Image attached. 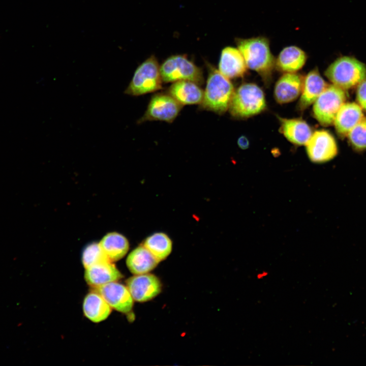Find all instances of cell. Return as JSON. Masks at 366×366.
<instances>
[{
  "label": "cell",
  "mask_w": 366,
  "mask_h": 366,
  "mask_svg": "<svg viewBox=\"0 0 366 366\" xmlns=\"http://www.w3.org/2000/svg\"><path fill=\"white\" fill-rule=\"evenodd\" d=\"M183 105L168 94H158L151 98L144 115L137 121L161 120L172 123L177 117Z\"/></svg>",
  "instance_id": "8"
},
{
  "label": "cell",
  "mask_w": 366,
  "mask_h": 366,
  "mask_svg": "<svg viewBox=\"0 0 366 366\" xmlns=\"http://www.w3.org/2000/svg\"><path fill=\"white\" fill-rule=\"evenodd\" d=\"M96 289L112 309L123 313L132 309L134 299L127 287L123 284L114 281Z\"/></svg>",
  "instance_id": "11"
},
{
  "label": "cell",
  "mask_w": 366,
  "mask_h": 366,
  "mask_svg": "<svg viewBox=\"0 0 366 366\" xmlns=\"http://www.w3.org/2000/svg\"><path fill=\"white\" fill-rule=\"evenodd\" d=\"M208 76L200 107L217 114L224 113L229 108L234 88L229 79L208 64Z\"/></svg>",
  "instance_id": "2"
},
{
  "label": "cell",
  "mask_w": 366,
  "mask_h": 366,
  "mask_svg": "<svg viewBox=\"0 0 366 366\" xmlns=\"http://www.w3.org/2000/svg\"><path fill=\"white\" fill-rule=\"evenodd\" d=\"M162 82L158 60L151 55L137 67L124 93L138 96L154 92L162 88Z\"/></svg>",
  "instance_id": "5"
},
{
  "label": "cell",
  "mask_w": 366,
  "mask_h": 366,
  "mask_svg": "<svg viewBox=\"0 0 366 366\" xmlns=\"http://www.w3.org/2000/svg\"><path fill=\"white\" fill-rule=\"evenodd\" d=\"M99 245L108 260L116 261L124 257L129 249V243L123 235L111 232L103 237Z\"/></svg>",
  "instance_id": "22"
},
{
  "label": "cell",
  "mask_w": 366,
  "mask_h": 366,
  "mask_svg": "<svg viewBox=\"0 0 366 366\" xmlns=\"http://www.w3.org/2000/svg\"><path fill=\"white\" fill-rule=\"evenodd\" d=\"M160 70L162 81L165 83L188 80L201 85L204 82L202 69L184 55L169 57L160 66Z\"/></svg>",
  "instance_id": "6"
},
{
  "label": "cell",
  "mask_w": 366,
  "mask_h": 366,
  "mask_svg": "<svg viewBox=\"0 0 366 366\" xmlns=\"http://www.w3.org/2000/svg\"><path fill=\"white\" fill-rule=\"evenodd\" d=\"M346 99L345 90L333 84H328L314 103V117L323 126L332 125L337 113Z\"/></svg>",
  "instance_id": "7"
},
{
  "label": "cell",
  "mask_w": 366,
  "mask_h": 366,
  "mask_svg": "<svg viewBox=\"0 0 366 366\" xmlns=\"http://www.w3.org/2000/svg\"><path fill=\"white\" fill-rule=\"evenodd\" d=\"M352 147L356 150L366 149V117L354 126L347 135Z\"/></svg>",
  "instance_id": "24"
},
{
  "label": "cell",
  "mask_w": 366,
  "mask_h": 366,
  "mask_svg": "<svg viewBox=\"0 0 366 366\" xmlns=\"http://www.w3.org/2000/svg\"><path fill=\"white\" fill-rule=\"evenodd\" d=\"M265 107L263 90L255 84L247 83L234 90L228 109L233 117L245 118L259 114Z\"/></svg>",
  "instance_id": "4"
},
{
  "label": "cell",
  "mask_w": 366,
  "mask_h": 366,
  "mask_svg": "<svg viewBox=\"0 0 366 366\" xmlns=\"http://www.w3.org/2000/svg\"><path fill=\"white\" fill-rule=\"evenodd\" d=\"M159 262L143 246L134 249L128 255L126 263L129 270L134 275L148 273Z\"/></svg>",
  "instance_id": "20"
},
{
  "label": "cell",
  "mask_w": 366,
  "mask_h": 366,
  "mask_svg": "<svg viewBox=\"0 0 366 366\" xmlns=\"http://www.w3.org/2000/svg\"><path fill=\"white\" fill-rule=\"evenodd\" d=\"M247 67L243 57L238 48L227 46L222 51L219 63V71L228 79L242 77Z\"/></svg>",
  "instance_id": "13"
},
{
  "label": "cell",
  "mask_w": 366,
  "mask_h": 366,
  "mask_svg": "<svg viewBox=\"0 0 366 366\" xmlns=\"http://www.w3.org/2000/svg\"><path fill=\"white\" fill-rule=\"evenodd\" d=\"M122 277L120 272L109 261L98 263L85 268L84 273L86 283L95 288L117 281Z\"/></svg>",
  "instance_id": "14"
},
{
  "label": "cell",
  "mask_w": 366,
  "mask_h": 366,
  "mask_svg": "<svg viewBox=\"0 0 366 366\" xmlns=\"http://www.w3.org/2000/svg\"><path fill=\"white\" fill-rule=\"evenodd\" d=\"M328 84L321 76L318 69L311 71L306 76L298 107L303 111L313 104Z\"/></svg>",
  "instance_id": "16"
},
{
  "label": "cell",
  "mask_w": 366,
  "mask_h": 366,
  "mask_svg": "<svg viewBox=\"0 0 366 366\" xmlns=\"http://www.w3.org/2000/svg\"><path fill=\"white\" fill-rule=\"evenodd\" d=\"M324 75L333 84L348 89L366 79V66L355 57L341 56L328 66Z\"/></svg>",
  "instance_id": "3"
},
{
  "label": "cell",
  "mask_w": 366,
  "mask_h": 366,
  "mask_svg": "<svg viewBox=\"0 0 366 366\" xmlns=\"http://www.w3.org/2000/svg\"><path fill=\"white\" fill-rule=\"evenodd\" d=\"M168 94L184 106L200 104L203 100L204 91L195 82L180 80L173 82L169 87Z\"/></svg>",
  "instance_id": "17"
},
{
  "label": "cell",
  "mask_w": 366,
  "mask_h": 366,
  "mask_svg": "<svg viewBox=\"0 0 366 366\" xmlns=\"http://www.w3.org/2000/svg\"><path fill=\"white\" fill-rule=\"evenodd\" d=\"M362 109L355 102L344 103L336 114L333 124L337 133L347 136L351 130L364 117Z\"/></svg>",
  "instance_id": "15"
},
{
  "label": "cell",
  "mask_w": 366,
  "mask_h": 366,
  "mask_svg": "<svg viewBox=\"0 0 366 366\" xmlns=\"http://www.w3.org/2000/svg\"><path fill=\"white\" fill-rule=\"evenodd\" d=\"M111 309V307L96 290L88 293L84 299V314L92 322L98 323L105 320L110 314Z\"/></svg>",
  "instance_id": "21"
},
{
  "label": "cell",
  "mask_w": 366,
  "mask_h": 366,
  "mask_svg": "<svg viewBox=\"0 0 366 366\" xmlns=\"http://www.w3.org/2000/svg\"><path fill=\"white\" fill-rule=\"evenodd\" d=\"M237 144L241 149H246L249 146V141L245 136H241L237 140Z\"/></svg>",
  "instance_id": "27"
},
{
  "label": "cell",
  "mask_w": 366,
  "mask_h": 366,
  "mask_svg": "<svg viewBox=\"0 0 366 366\" xmlns=\"http://www.w3.org/2000/svg\"><path fill=\"white\" fill-rule=\"evenodd\" d=\"M269 272L266 270H263L259 272L256 274V278L258 280H262L268 276Z\"/></svg>",
  "instance_id": "28"
},
{
  "label": "cell",
  "mask_w": 366,
  "mask_h": 366,
  "mask_svg": "<svg viewBox=\"0 0 366 366\" xmlns=\"http://www.w3.org/2000/svg\"><path fill=\"white\" fill-rule=\"evenodd\" d=\"M278 118L281 123L280 131L290 142L298 145L307 143L313 133L306 121L299 118Z\"/></svg>",
  "instance_id": "18"
},
{
  "label": "cell",
  "mask_w": 366,
  "mask_h": 366,
  "mask_svg": "<svg viewBox=\"0 0 366 366\" xmlns=\"http://www.w3.org/2000/svg\"><path fill=\"white\" fill-rule=\"evenodd\" d=\"M307 59L306 52L295 46H287L280 52L275 63L277 69L285 73H295L304 65Z\"/></svg>",
  "instance_id": "19"
},
{
  "label": "cell",
  "mask_w": 366,
  "mask_h": 366,
  "mask_svg": "<svg viewBox=\"0 0 366 366\" xmlns=\"http://www.w3.org/2000/svg\"><path fill=\"white\" fill-rule=\"evenodd\" d=\"M128 288L134 300L143 302L157 296L161 291L162 284L159 279L150 273L136 274L127 281Z\"/></svg>",
  "instance_id": "10"
},
{
  "label": "cell",
  "mask_w": 366,
  "mask_h": 366,
  "mask_svg": "<svg viewBox=\"0 0 366 366\" xmlns=\"http://www.w3.org/2000/svg\"><path fill=\"white\" fill-rule=\"evenodd\" d=\"M304 80L295 73H286L277 82L274 96L277 102L285 104L295 100L302 92Z\"/></svg>",
  "instance_id": "12"
},
{
  "label": "cell",
  "mask_w": 366,
  "mask_h": 366,
  "mask_svg": "<svg viewBox=\"0 0 366 366\" xmlns=\"http://www.w3.org/2000/svg\"><path fill=\"white\" fill-rule=\"evenodd\" d=\"M306 146L310 160L316 163L329 161L338 154V146L334 137L324 130L313 133Z\"/></svg>",
  "instance_id": "9"
},
{
  "label": "cell",
  "mask_w": 366,
  "mask_h": 366,
  "mask_svg": "<svg viewBox=\"0 0 366 366\" xmlns=\"http://www.w3.org/2000/svg\"><path fill=\"white\" fill-rule=\"evenodd\" d=\"M237 48L242 54L248 68L257 72L265 80H269L275 67L269 40L259 36L236 39Z\"/></svg>",
  "instance_id": "1"
},
{
  "label": "cell",
  "mask_w": 366,
  "mask_h": 366,
  "mask_svg": "<svg viewBox=\"0 0 366 366\" xmlns=\"http://www.w3.org/2000/svg\"><path fill=\"white\" fill-rule=\"evenodd\" d=\"M108 261L109 260L103 252L99 243H90L83 251L82 262L85 268L98 263Z\"/></svg>",
  "instance_id": "25"
},
{
  "label": "cell",
  "mask_w": 366,
  "mask_h": 366,
  "mask_svg": "<svg viewBox=\"0 0 366 366\" xmlns=\"http://www.w3.org/2000/svg\"><path fill=\"white\" fill-rule=\"evenodd\" d=\"M145 247L160 262L167 258L172 250V241L164 232H156L144 241Z\"/></svg>",
  "instance_id": "23"
},
{
  "label": "cell",
  "mask_w": 366,
  "mask_h": 366,
  "mask_svg": "<svg viewBox=\"0 0 366 366\" xmlns=\"http://www.w3.org/2000/svg\"><path fill=\"white\" fill-rule=\"evenodd\" d=\"M356 99L357 104L366 111V79L357 86Z\"/></svg>",
  "instance_id": "26"
}]
</instances>
